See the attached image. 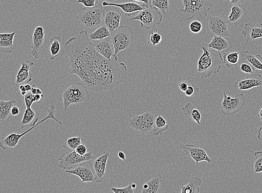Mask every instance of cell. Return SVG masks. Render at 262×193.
<instances>
[{
  "instance_id": "4dcf8cb0",
  "label": "cell",
  "mask_w": 262,
  "mask_h": 193,
  "mask_svg": "<svg viewBox=\"0 0 262 193\" xmlns=\"http://www.w3.org/2000/svg\"><path fill=\"white\" fill-rule=\"evenodd\" d=\"M203 184V180L197 177H192L188 184L183 186L182 188V193H199L201 192L200 187Z\"/></svg>"
},
{
  "instance_id": "60d3db41",
  "label": "cell",
  "mask_w": 262,
  "mask_h": 193,
  "mask_svg": "<svg viewBox=\"0 0 262 193\" xmlns=\"http://www.w3.org/2000/svg\"><path fill=\"white\" fill-rule=\"evenodd\" d=\"M200 92V88L196 85L191 84L188 86V89L184 92L186 96H196Z\"/></svg>"
},
{
  "instance_id": "94428289",
  "label": "cell",
  "mask_w": 262,
  "mask_h": 193,
  "mask_svg": "<svg viewBox=\"0 0 262 193\" xmlns=\"http://www.w3.org/2000/svg\"><path fill=\"white\" fill-rule=\"evenodd\" d=\"M62 2H66L67 1V0H61Z\"/></svg>"
},
{
  "instance_id": "ba28073f",
  "label": "cell",
  "mask_w": 262,
  "mask_h": 193,
  "mask_svg": "<svg viewBox=\"0 0 262 193\" xmlns=\"http://www.w3.org/2000/svg\"><path fill=\"white\" fill-rule=\"evenodd\" d=\"M163 20V13L153 6L146 8L134 17L130 18V21H139L141 27L147 30L155 28L156 27L159 26Z\"/></svg>"
},
{
  "instance_id": "52a82bcc",
  "label": "cell",
  "mask_w": 262,
  "mask_h": 193,
  "mask_svg": "<svg viewBox=\"0 0 262 193\" xmlns=\"http://www.w3.org/2000/svg\"><path fill=\"white\" fill-rule=\"evenodd\" d=\"M56 109H57V107H56L55 105H51V107L47 109V116L45 118H43L40 122H37L35 126L31 127L26 132L21 134L12 133L7 136L0 137V148L4 151L14 148L18 144V142H19L23 136L48 119H52L57 122L59 124H62V123L55 117Z\"/></svg>"
},
{
  "instance_id": "c3c4849f",
  "label": "cell",
  "mask_w": 262,
  "mask_h": 193,
  "mask_svg": "<svg viewBox=\"0 0 262 193\" xmlns=\"http://www.w3.org/2000/svg\"><path fill=\"white\" fill-rule=\"evenodd\" d=\"M188 86L189 85L186 82H182L179 84L180 90L184 92L188 89Z\"/></svg>"
},
{
  "instance_id": "f1b7e54d",
  "label": "cell",
  "mask_w": 262,
  "mask_h": 193,
  "mask_svg": "<svg viewBox=\"0 0 262 193\" xmlns=\"http://www.w3.org/2000/svg\"><path fill=\"white\" fill-rule=\"evenodd\" d=\"M39 113H35L32 108H27L20 124V129H23L28 126L31 127L35 126L39 121Z\"/></svg>"
},
{
  "instance_id": "d4e9b609",
  "label": "cell",
  "mask_w": 262,
  "mask_h": 193,
  "mask_svg": "<svg viewBox=\"0 0 262 193\" xmlns=\"http://www.w3.org/2000/svg\"><path fill=\"white\" fill-rule=\"evenodd\" d=\"M16 32L0 34V52L11 54L14 51V43Z\"/></svg>"
},
{
  "instance_id": "74e56055",
  "label": "cell",
  "mask_w": 262,
  "mask_h": 193,
  "mask_svg": "<svg viewBox=\"0 0 262 193\" xmlns=\"http://www.w3.org/2000/svg\"><path fill=\"white\" fill-rule=\"evenodd\" d=\"M251 152L253 153L255 157L253 164L254 172L256 173L262 172V151L255 152L251 151Z\"/></svg>"
},
{
  "instance_id": "f6af8a7d",
  "label": "cell",
  "mask_w": 262,
  "mask_h": 193,
  "mask_svg": "<svg viewBox=\"0 0 262 193\" xmlns=\"http://www.w3.org/2000/svg\"><path fill=\"white\" fill-rule=\"evenodd\" d=\"M34 94H32V92L29 91L27 94L24 96V102L26 104V107L28 109L31 108L32 105L34 102Z\"/></svg>"
},
{
  "instance_id": "44dd1931",
  "label": "cell",
  "mask_w": 262,
  "mask_h": 193,
  "mask_svg": "<svg viewBox=\"0 0 262 193\" xmlns=\"http://www.w3.org/2000/svg\"><path fill=\"white\" fill-rule=\"evenodd\" d=\"M209 47L215 50V51L223 53V55L228 53L233 47V43L229 37L214 36L209 44Z\"/></svg>"
},
{
  "instance_id": "836d02e7",
  "label": "cell",
  "mask_w": 262,
  "mask_h": 193,
  "mask_svg": "<svg viewBox=\"0 0 262 193\" xmlns=\"http://www.w3.org/2000/svg\"><path fill=\"white\" fill-rule=\"evenodd\" d=\"M240 53V52H237L224 54L223 55V63L228 68L238 65Z\"/></svg>"
},
{
  "instance_id": "30bf717a",
  "label": "cell",
  "mask_w": 262,
  "mask_h": 193,
  "mask_svg": "<svg viewBox=\"0 0 262 193\" xmlns=\"http://www.w3.org/2000/svg\"><path fill=\"white\" fill-rule=\"evenodd\" d=\"M207 17V30L210 36L230 37V28L227 17L224 15L214 16L208 15Z\"/></svg>"
},
{
  "instance_id": "2e32d148",
  "label": "cell",
  "mask_w": 262,
  "mask_h": 193,
  "mask_svg": "<svg viewBox=\"0 0 262 193\" xmlns=\"http://www.w3.org/2000/svg\"><path fill=\"white\" fill-rule=\"evenodd\" d=\"M45 30L41 26L37 27L35 29L33 34L31 36L32 39V57L36 60H38L40 57V54L43 46V42L45 40Z\"/></svg>"
},
{
  "instance_id": "3957f363",
  "label": "cell",
  "mask_w": 262,
  "mask_h": 193,
  "mask_svg": "<svg viewBox=\"0 0 262 193\" xmlns=\"http://www.w3.org/2000/svg\"><path fill=\"white\" fill-rule=\"evenodd\" d=\"M103 6L100 3L94 8H84L76 18L81 27L93 31L104 24Z\"/></svg>"
},
{
  "instance_id": "e575fe53",
  "label": "cell",
  "mask_w": 262,
  "mask_h": 193,
  "mask_svg": "<svg viewBox=\"0 0 262 193\" xmlns=\"http://www.w3.org/2000/svg\"><path fill=\"white\" fill-rule=\"evenodd\" d=\"M61 37L59 36H54L50 40V53L52 55L51 60H53L59 56L60 52Z\"/></svg>"
},
{
  "instance_id": "f35d334b",
  "label": "cell",
  "mask_w": 262,
  "mask_h": 193,
  "mask_svg": "<svg viewBox=\"0 0 262 193\" xmlns=\"http://www.w3.org/2000/svg\"><path fill=\"white\" fill-rule=\"evenodd\" d=\"M149 30V41L154 46H157L163 40V37L158 33V30L156 28Z\"/></svg>"
},
{
  "instance_id": "277c9868",
  "label": "cell",
  "mask_w": 262,
  "mask_h": 193,
  "mask_svg": "<svg viewBox=\"0 0 262 193\" xmlns=\"http://www.w3.org/2000/svg\"><path fill=\"white\" fill-rule=\"evenodd\" d=\"M184 9L180 8L186 20H190L196 18L202 21L208 16V12L211 8V0H182Z\"/></svg>"
},
{
  "instance_id": "d6a6232c",
  "label": "cell",
  "mask_w": 262,
  "mask_h": 193,
  "mask_svg": "<svg viewBox=\"0 0 262 193\" xmlns=\"http://www.w3.org/2000/svg\"><path fill=\"white\" fill-rule=\"evenodd\" d=\"M111 36V34L109 30L103 24L101 27L93 30L89 35V38L92 42H94L103 40Z\"/></svg>"
},
{
  "instance_id": "ee69618b",
  "label": "cell",
  "mask_w": 262,
  "mask_h": 193,
  "mask_svg": "<svg viewBox=\"0 0 262 193\" xmlns=\"http://www.w3.org/2000/svg\"><path fill=\"white\" fill-rule=\"evenodd\" d=\"M110 190L115 193H134V190L131 186V184H129L126 187L118 188L115 187H111Z\"/></svg>"
},
{
  "instance_id": "681fc988",
  "label": "cell",
  "mask_w": 262,
  "mask_h": 193,
  "mask_svg": "<svg viewBox=\"0 0 262 193\" xmlns=\"http://www.w3.org/2000/svg\"><path fill=\"white\" fill-rule=\"evenodd\" d=\"M20 114V109L17 107H12L11 110V114L12 116H16Z\"/></svg>"
},
{
  "instance_id": "7a4b0ae2",
  "label": "cell",
  "mask_w": 262,
  "mask_h": 193,
  "mask_svg": "<svg viewBox=\"0 0 262 193\" xmlns=\"http://www.w3.org/2000/svg\"><path fill=\"white\" fill-rule=\"evenodd\" d=\"M203 54L198 62L197 71L203 79L209 78L212 74L220 72L223 63L222 54L208 47L207 43L199 45Z\"/></svg>"
},
{
  "instance_id": "7dc6e473",
  "label": "cell",
  "mask_w": 262,
  "mask_h": 193,
  "mask_svg": "<svg viewBox=\"0 0 262 193\" xmlns=\"http://www.w3.org/2000/svg\"><path fill=\"white\" fill-rule=\"evenodd\" d=\"M131 2L142 3L146 6V8L151 7L152 0H129Z\"/></svg>"
},
{
  "instance_id": "11a10c76",
  "label": "cell",
  "mask_w": 262,
  "mask_h": 193,
  "mask_svg": "<svg viewBox=\"0 0 262 193\" xmlns=\"http://www.w3.org/2000/svg\"><path fill=\"white\" fill-rule=\"evenodd\" d=\"M258 138L262 141V126L259 128L258 132Z\"/></svg>"
},
{
  "instance_id": "91938a15",
  "label": "cell",
  "mask_w": 262,
  "mask_h": 193,
  "mask_svg": "<svg viewBox=\"0 0 262 193\" xmlns=\"http://www.w3.org/2000/svg\"><path fill=\"white\" fill-rule=\"evenodd\" d=\"M131 186H132V188L133 189H135L136 188V184H134V183L131 184Z\"/></svg>"
},
{
  "instance_id": "4316f807",
  "label": "cell",
  "mask_w": 262,
  "mask_h": 193,
  "mask_svg": "<svg viewBox=\"0 0 262 193\" xmlns=\"http://www.w3.org/2000/svg\"><path fill=\"white\" fill-rule=\"evenodd\" d=\"M184 114L188 119L195 122L199 126H201V120H203L201 112L193 105L189 102L182 108Z\"/></svg>"
},
{
  "instance_id": "9a60e30c",
  "label": "cell",
  "mask_w": 262,
  "mask_h": 193,
  "mask_svg": "<svg viewBox=\"0 0 262 193\" xmlns=\"http://www.w3.org/2000/svg\"><path fill=\"white\" fill-rule=\"evenodd\" d=\"M180 148L186 155L195 161L196 165L202 161H206L209 164L212 162V160L204 149L198 146L183 144L180 145Z\"/></svg>"
},
{
  "instance_id": "f5cc1de1",
  "label": "cell",
  "mask_w": 262,
  "mask_h": 193,
  "mask_svg": "<svg viewBox=\"0 0 262 193\" xmlns=\"http://www.w3.org/2000/svg\"><path fill=\"white\" fill-rule=\"evenodd\" d=\"M118 156L120 159L123 161H126V155L123 152L120 151L118 153Z\"/></svg>"
},
{
  "instance_id": "603a6c76",
  "label": "cell",
  "mask_w": 262,
  "mask_h": 193,
  "mask_svg": "<svg viewBox=\"0 0 262 193\" xmlns=\"http://www.w3.org/2000/svg\"><path fill=\"white\" fill-rule=\"evenodd\" d=\"M34 65L33 62L26 60L22 62L21 67L18 70L15 80L17 85L23 84H29L32 82V75L31 74V68Z\"/></svg>"
},
{
  "instance_id": "7bdbcfd3",
  "label": "cell",
  "mask_w": 262,
  "mask_h": 193,
  "mask_svg": "<svg viewBox=\"0 0 262 193\" xmlns=\"http://www.w3.org/2000/svg\"><path fill=\"white\" fill-rule=\"evenodd\" d=\"M77 4H82L85 8H94L99 4V0H78Z\"/></svg>"
},
{
  "instance_id": "f907efd6",
  "label": "cell",
  "mask_w": 262,
  "mask_h": 193,
  "mask_svg": "<svg viewBox=\"0 0 262 193\" xmlns=\"http://www.w3.org/2000/svg\"><path fill=\"white\" fill-rule=\"evenodd\" d=\"M43 95L42 94H36L34 95V102L40 103L42 101Z\"/></svg>"
},
{
  "instance_id": "5b68a950",
  "label": "cell",
  "mask_w": 262,
  "mask_h": 193,
  "mask_svg": "<svg viewBox=\"0 0 262 193\" xmlns=\"http://www.w3.org/2000/svg\"><path fill=\"white\" fill-rule=\"evenodd\" d=\"M111 39L115 49L114 58L118 60V53L134 45V31L128 26L120 27L111 34Z\"/></svg>"
},
{
  "instance_id": "1f68e13d",
  "label": "cell",
  "mask_w": 262,
  "mask_h": 193,
  "mask_svg": "<svg viewBox=\"0 0 262 193\" xmlns=\"http://www.w3.org/2000/svg\"><path fill=\"white\" fill-rule=\"evenodd\" d=\"M16 102L14 99L9 101L0 100V122H5L8 119L11 110Z\"/></svg>"
},
{
  "instance_id": "ac0fdd59",
  "label": "cell",
  "mask_w": 262,
  "mask_h": 193,
  "mask_svg": "<svg viewBox=\"0 0 262 193\" xmlns=\"http://www.w3.org/2000/svg\"><path fill=\"white\" fill-rule=\"evenodd\" d=\"M101 4L103 7L107 6H116V7L121 9L126 16L128 17L137 15L139 12L146 8L144 4H140L136 2L129 1V0L126 3L116 4L103 2Z\"/></svg>"
},
{
  "instance_id": "5bb4252c",
  "label": "cell",
  "mask_w": 262,
  "mask_h": 193,
  "mask_svg": "<svg viewBox=\"0 0 262 193\" xmlns=\"http://www.w3.org/2000/svg\"><path fill=\"white\" fill-rule=\"evenodd\" d=\"M92 160L84 161L73 169L66 171V173L78 177L83 183H95V176L92 165Z\"/></svg>"
},
{
  "instance_id": "816d5d0a",
  "label": "cell",
  "mask_w": 262,
  "mask_h": 193,
  "mask_svg": "<svg viewBox=\"0 0 262 193\" xmlns=\"http://www.w3.org/2000/svg\"><path fill=\"white\" fill-rule=\"evenodd\" d=\"M19 89L23 96H25L27 94L28 91H27L24 85H21L19 86Z\"/></svg>"
},
{
  "instance_id": "4fadbf2b",
  "label": "cell",
  "mask_w": 262,
  "mask_h": 193,
  "mask_svg": "<svg viewBox=\"0 0 262 193\" xmlns=\"http://www.w3.org/2000/svg\"><path fill=\"white\" fill-rule=\"evenodd\" d=\"M122 14L116 6H104L103 10V22L111 34L115 32L120 27Z\"/></svg>"
},
{
  "instance_id": "bcb514c9",
  "label": "cell",
  "mask_w": 262,
  "mask_h": 193,
  "mask_svg": "<svg viewBox=\"0 0 262 193\" xmlns=\"http://www.w3.org/2000/svg\"><path fill=\"white\" fill-rule=\"evenodd\" d=\"M75 151L80 155H83L87 153V148L83 143H82V144H80L75 149Z\"/></svg>"
},
{
  "instance_id": "b9f144b4",
  "label": "cell",
  "mask_w": 262,
  "mask_h": 193,
  "mask_svg": "<svg viewBox=\"0 0 262 193\" xmlns=\"http://www.w3.org/2000/svg\"><path fill=\"white\" fill-rule=\"evenodd\" d=\"M240 68L241 71L246 74H253L255 73V68L246 61H242Z\"/></svg>"
},
{
  "instance_id": "6da1fadb",
  "label": "cell",
  "mask_w": 262,
  "mask_h": 193,
  "mask_svg": "<svg viewBox=\"0 0 262 193\" xmlns=\"http://www.w3.org/2000/svg\"><path fill=\"white\" fill-rule=\"evenodd\" d=\"M64 52L70 59V70L41 89L71 74L76 75L87 89L97 92L113 90L127 79L125 64L109 60L99 54L85 30L65 43Z\"/></svg>"
},
{
  "instance_id": "9f6ffc18",
  "label": "cell",
  "mask_w": 262,
  "mask_h": 193,
  "mask_svg": "<svg viewBox=\"0 0 262 193\" xmlns=\"http://www.w3.org/2000/svg\"><path fill=\"white\" fill-rule=\"evenodd\" d=\"M30 91L32 92L33 94H34V95H36V94L37 88H36V87H35V85H33L32 86V90H31Z\"/></svg>"
},
{
  "instance_id": "680465c9",
  "label": "cell",
  "mask_w": 262,
  "mask_h": 193,
  "mask_svg": "<svg viewBox=\"0 0 262 193\" xmlns=\"http://www.w3.org/2000/svg\"><path fill=\"white\" fill-rule=\"evenodd\" d=\"M258 116L260 120L262 122V107L260 108V109L259 111Z\"/></svg>"
},
{
  "instance_id": "db71d44e",
  "label": "cell",
  "mask_w": 262,
  "mask_h": 193,
  "mask_svg": "<svg viewBox=\"0 0 262 193\" xmlns=\"http://www.w3.org/2000/svg\"><path fill=\"white\" fill-rule=\"evenodd\" d=\"M230 3L232 5H240L244 2L245 0H229Z\"/></svg>"
},
{
  "instance_id": "ab89813d",
  "label": "cell",
  "mask_w": 262,
  "mask_h": 193,
  "mask_svg": "<svg viewBox=\"0 0 262 193\" xmlns=\"http://www.w3.org/2000/svg\"><path fill=\"white\" fill-rule=\"evenodd\" d=\"M190 32L194 34H197L201 32L203 29L202 24L201 21L196 20L191 22L189 26Z\"/></svg>"
},
{
  "instance_id": "d6986e66",
  "label": "cell",
  "mask_w": 262,
  "mask_h": 193,
  "mask_svg": "<svg viewBox=\"0 0 262 193\" xmlns=\"http://www.w3.org/2000/svg\"><path fill=\"white\" fill-rule=\"evenodd\" d=\"M229 23L237 27H243L247 21V10L245 6L235 5L231 9L230 13L227 17Z\"/></svg>"
},
{
  "instance_id": "8fae6325",
  "label": "cell",
  "mask_w": 262,
  "mask_h": 193,
  "mask_svg": "<svg viewBox=\"0 0 262 193\" xmlns=\"http://www.w3.org/2000/svg\"><path fill=\"white\" fill-rule=\"evenodd\" d=\"M94 159L92 151L80 155L76 151L67 152L61 155L59 158L58 167L64 170H71L84 161Z\"/></svg>"
},
{
  "instance_id": "f546056e",
  "label": "cell",
  "mask_w": 262,
  "mask_h": 193,
  "mask_svg": "<svg viewBox=\"0 0 262 193\" xmlns=\"http://www.w3.org/2000/svg\"><path fill=\"white\" fill-rule=\"evenodd\" d=\"M168 124L164 118L159 115L155 118L154 127L149 134L153 136H159L163 134L168 129Z\"/></svg>"
},
{
  "instance_id": "7c38bea8",
  "label": "cell",
  "mask_w": 262,
  "mask_h": 193,
  "mask_svg": "<svg viewBox=\"0 0 262 193\" xmlns=\"http://www.w3.org/2000/svg\"><path fill=\"white\" fill-rule=\"evenodd\" d=\"M155 115L146 111L139 115H135L129 120V126L141 134L149 133L154 127Z\"/></svg>"
},
{
  "instance_id": "cb8c5ba5",
  "label": "cell",
  "mask_w": 262,
  "mask_h": 193,
  "mask_svg": "<svg viewBox=\"0 0 262 193\" xmlns=\"http://www.w3.org/2000/svg\"><path fill=\"white\" fill-rule=\"evenodd\" d=\"M242 35L246 39V42L262 38V23H245L243 26Z\"/></svg>"
},
{
  "instance_id": "d590c367",
  "label": "cell",
  "mask_w": 262,
  "mask_h": 193,
  "mask_svg": "<svg viewBox=\"0 0 262 193\" xmlns=\"http://www.w3.org/2000/svg\"><path fill=\"white\" fill-rule=\"evenodd\" d=\"M151 6L161 11L164 15L169 10L170 0H152Z\"/></svg>"
},
{
  "instance_id": "e0dca14e",
  "label": "cell",
  "mask_w": 262,
  "mask_h": 193,
  "mask_svg": "<svg viewBox=\"0 0 262 193\" xmlns=\"http://www.w3.org/2000/svg\"><path fill=\"white\" fill-rule=\"evenodd\" d=\"M110 157L109 153L104 152L101 156L97 157L94 160H92V165L93 172L95 173L96 183H101L103 182L106 166H107V161Z\"/></svg>"
},
{
  "instance_id": "484cf974",
  "label": "cell",
  "mask_w": 262,
  "mask_h": 193,
  "mask_svg": "<svg viewBox=\"0 0 262 193\" xmlns=\"http://www.w3.org/2000/svg\"><path fill=\"white\" fill-rule=\"evenodd\" d=\"M163 182V177L161 174L158 173L143 184L142 193H158L160 192L162 183Z\"/></svg>"
},
{
  "instance_id": "8d00e7d4",
  "label": "cell",
  "mask_w": 262,
  "mask_h": 193,
  "mask_svg": "<svg viewBox=\"0 0 262 193\" xmlns=\"http://www.w3.org/2000/svg\"><path fill=\"white\" fill-rule=\"evenodd\" d=\"M82 137L81 136H76L69 138L66 140L63 147L66 148L67 147L71 149L72 151H75V149H76L78 146L82 144Z\"/></svg>"
},
{
  "instance_id": "8992f818",
  "label": "cell",
  "mask_w": 262,
  "mask_h": 193,
  "mask_svg": "<svg viewBox=\"0 0 262 193\" xmlns=\"http://www.w3.org/2000/svg\"><path fill=\"white\" fill-rule=\"evenodd\" d=\"M88 90L83 83H80L73 84L64 90L62 97L65 112L71 105L89 102L91 96Z\"/></svg>"
},
{
  "instance_id": "7402d4cb",
  "label": "cell",
  "mask_w": 262,
  "mask_h": 193,
  "mask_svg": "<svg viewBox=\"0 0 262 193\" xmlns=\"http://www.w3.org/2000/svg\"><path fill=\"white\" fill-rule=\"evenodd\" d=\"M96 51L106 59L112 60L114 57L115 49L112 43L111 36L101 40L92 42Z\"/></svg>"
},
{
  "instance_id": "83f0119b",
  "label": "cell",
  "mask_w": 262,
  "mask_h": 193,
  "mask_svg": "<svg viewBox=\"0 0 262 193\" xmlns=\"http://www.w3.org/2000/svg\"><path fill=\"white\" fill-rule=\"evenodd\" d=\"M242 61L250 64L255 69L262 71V56L249 51L240 52Z\"/></svg>"
},
{
  "instance_id": "ffe728a7",
  "label": "cell",
  "mask_w": 262,
  "mask_h": 193,
  "mask_svg": "<svg viewBox=\"0 0 262 193\" xmlns=\"http://www.w3.org/2000/svg\"><path fill=\"white\" fill-rule=\"evenodd\" d=\"M235 86L241 91L250 90L254 88L262 89V76L254 73L245 79L237 80Z\"/></svg>"
},
{
  "instance_id": "9c48e42d",
  "label": "cell",
  "mask_w": 262,
  "mask_h": 193,
  "mask_svg": "<svg viewBox=\"0 0 262 193\" xmlns=\"http://www.w3.org/2000/svg\"><path fill=\"white\" fill-rule=\"evenodd\" d=\"M223 100L220 106L222 113L226 116H233L245 107L246 98L242 93H239L234 98L228 96L225 91H223Z\"/></svg>"
},
{
  "instance_id": "6f0895ef",
  "label": "cell",
  "mask_w": 262,
  "mask_h": 193,
  "mask_svg": "<svg viewBox=\"0 0 262 193\" xmlns=\"http://www.w3.org/2000/svg\"><path fill=\"white\" fill-rule=\"evenodd\" d=\"M25 87L28 92L32 90V86L30 85L29 84H25Z\"/></svg>"
}]
</instances>
